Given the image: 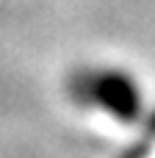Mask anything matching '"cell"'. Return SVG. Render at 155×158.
Masks as SVG:
<instances>
[{
    "mask_svg": "<svg viewBox=\"0 0 155 158\" xmlns=\"http://www.w3.org/2000/svg\"><path fill=\"white\" fill-rule=\"evenodd\" d=\"M72 100L83 108L100 111L114 119H133L141 111V86L139 78L114 64L80 67L69 78Z\"/></svg>",
    "mask_w": 155,
    "mask_h": 158,
    "instance_id": "cell-1",
    "label": "cell"
}]
</instances>
